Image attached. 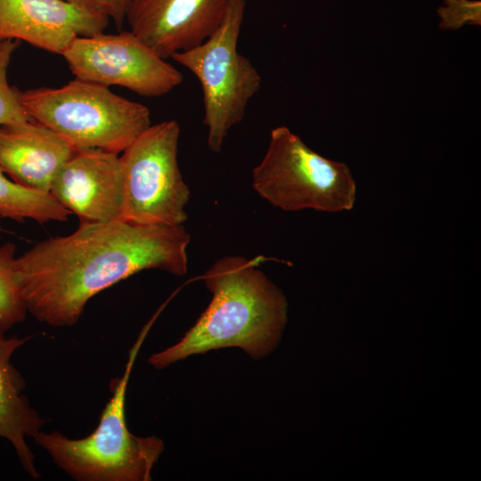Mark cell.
Masks as SVG:
<instances>
[{
    "label": "cell",
    "mask_w": 481,
    "mask_h": 481,
    "mask_svg": "<svg viewBox=\"0 0 481 481\" xmlns=\"http://www.w3.org/2000/svg\"><path fill=\"white\" fill-rule=\"evenodd\" d=\"M20 45L18 40L0 41V127L32 120L20 102L18 88L11 86L7 78L12 57Z\"/></svg>",
    "instance_id": "obj_16"
},
{
    "label": "cell",
    "mask_w": 481,
    "mask_h": 481,
    "mask_svg": "<svg viewBox=\"0 0 481 481\" xmlns=\"http://www.w3.org/2000/svg\"><path fill=\"white\" fill-rule=\"evenodd\" d=\"M74 152L59 135L34 120L0 127V167L27 187L49 192L57 172Z\"/></svg>",
    "instance_id": "obj_12"
},
{
    "label": "cell",
    "mask_w": 481,
    "mask_h": 481,
    "mask_svg": "<svg viewBox=\"0 0 481 481\" xmlns=\"http://www.w3.org/2000/svg\"><path fill=\"white\" fill-rule=\"evenodd\" d=\"M18 96L32 120L55 132L75 151L119 154L151 125L145 105L77 77L56 88L18 89Z\"/></svg>",
    "instance_id": "obj_4"
},
{
    "label": "cell",
    "mask_w": 481,
    "mask_h": 481,
    "mask_svg": "<svg viewBox=\"0 0 481 481\" xmlns=\"http://www.w3.org/2000/svg\"><path fill=\"white\" fill-rule=\"evenodd\" d=\"M49 192L80 223L121 219L120 156L96 149L75 151L57 172Z\"/></svg>",
    "instance_id": "obj_10"
},
{
    "label": "cell",
    "mask_w": 481,
    "mask_h": 481,
    "mask_svg": "<svg viewBox=\"0 0 481 481\" xmlns=\"http://www.w3.org/2000/svg\"><path fill=\"white\" fill-rule=\"evenodd\" d=\"M70 214L50 192L10 180L0 167V217L16 222L32 219L45 224L67 221Z\"/></svg>",
    "instance_id": "obj_14"
},
{
    "label": "cell",
    "mask_w": 481,
    "mask_h": 481,
    "mask_svg": "<svg viewBox=\"0 0 481 481\" xmlns=\"http://www.w3.org/2000/svg\"><path fill=\"white\" fill-rule=\"evenodd\" d=\"M64 1H67V2L71 3L73 4L83 6V7H92V8H94L92 6V4H91L90 0H64Z\"/></svg>",
    "instance_id": "obj_19"
},
{
    "label": "cell",
    "mask_w": 481,
    "mask_h": 481,
    "mask_svg": "<svg viewBox=\"0 0 481 481\" xmlns=\"http://www.w3.org/2000/svg\"><path fill=\"white\" fill-rule=\"evenodd\" d=\"M75 77L125 87L143 97L163 96L183 74L130 30L77 37L61 53Z\"/></svg>",
    "instance_id": "obj_8"
},
{
    "label": "cell",
    "mask_w": 481,
    "mask_h": 481,
    "mask_svg": "<svg viewBox=\"0 0 481 481\" xmlns=\"http://www.w3.org/2000/svg\"><path fill=\"white\" fill-rule=\"evenodd\" d=\"M109 20L64 0H0V41H25L61 55L76 37L104 32Z\"/></svg>",
    "instance_id": "obj_11"
},
{
    "label": "cell",
    "mask_w": 481,
    "mask_h": 481,
    "mask_svg": "<svg viewBox=\"0 0 481 481\" xmlns=\"http://www.w3.org/2000/svg\"><path fill=\"white\" fill-rule=\"evenodd\" d=\"M252 180L262 198L285 211L337 213L351 210L355 203L356 183L350 168L315 152L283 126L271 131Z\"/></svg>",
    "instance_id": "obj_6"
},
{
    "label": "cell",
    "mask_w": 481,
    "mask_h": 481,
    "mask_svg": "<svg viewBox=\"0 0 481 481\" xmlns=\"http://www.w3.org/2000/svg\"><path fill=\"white\" fill-rule=\"evenodd\" d=\"M92 6L111 19L118 29H121L132 0H90Z\"/></svg>",
    "instance_id": "obj_18"
},
{
    "label": "cell",
    "mask_w": 481,
    "mask_h": 481,
    "mask_svg": "<svg viewBox=\"0 0 481 481\" xmlns=\"http://www.w3.org/2000/svg\"><path fill=\"white\" fill-rule=\"evenodd\" d=\"M439 28L457 30L464 25H481V2L478 0H444L437 8Z\"/></svg>",
    "instance_id": "obj_17"
},
{
    "label": "cell",
    "mask_w": 481,
    "mask_h": 481,
    "mask_svg": "<svg viewBox=\"0 0 481 481\" xmlns=\"http://www.w3.org/2000/svg\"><path fill=\"white\" fill-rule=\"evenodd\" d=\"M29 338H6L0 330V437L12 444L23 469L37 479L40 474L35 466V454L26 438H33L41 431L46 420L22 394L25 380L11 363L13 353Z\"/></svg>",
    "instance_id": "obj_13"
},
{
    "label": "cell",
    "mask_w": 481,
    "mask_h": 481,
    "mask_svg": "<svg viewBox=\"0 0 481 481\" xmlns=\"http://www.w3.org/2000/svg\"><path fill=\"white\" fill-rule=\"evenodd\" d=\"M180 126L174 119L151 125L120 156L121 219L135 224H183L190 190L178 160Z\"/></svg>",
    "instance_id": "obj_7"
},
{
    "label": "cell",
    "mask_w": 481,
    "mask_h": 481,
    "mask_svg": "<svg viewBox=\"0 0 481 481\" xmlns=\"http://www.w3.org/2000/svg\"><path fill=\"white\" fill-rule=\"evenodd\" d=\"M0 231H3V228H2V226H1V224H0Z\"/></svg>",
    "instance_id": "obj_20"
},
{
    "label": "cell",
    "mask_w": 481,
    "mask_h": 481,
    "mask_svg": "<svg viewBox=\"0 0 481 481\" xmlns=\"http://www.w3.org/2000/svg\"><path fill=\"white\" fill-rule=\"evenodd\" d=\"M257 257L228 256L201 277L212 298L197 322L173 346L148 362L161 370L189 356L238 347L253 359L277 346L287 322L283 292L262 272Z\"/></svg>",
    "instance_id": "obj_2"
},
{
    "label": "cell",
    "mask_w": 481,
    "mask_h": 481,
    "mask_svg": "<svg viewBox=\"0 0 481 481\" xmlns=\"http://www.w3.org/2000/svg\"><path fill=\"white\" fill-rule=\"evenodd\" d=\"M189 242L183 224L80 223L15 258L27 311L50 326L71 327L94 296L138 272L185 274Z\"/></svg>",
    "instance_id": "obj_1"
},
{
    "label": "cell",
    "mask_w": 481,
    "mask_h": 481,
    "mask_svg": "<svg viewBox=\"0 0 481 481\" xmlns=\"http://www.w3.org/2000/svg\"><path fill=\"white\" fill-rule=\"evenodd\" d=\"M246 0H232L216 30L200 45L171 59L199 80L203 97V124L208 146L221 151L232 126L242 121L249 101L259 91L262 77L252 62L238 51Z\"/></svg>",
    "instance_id": "obj_5"
},
{
    "label": "cell",
    "mask_w": 481,
    "mask_h": 481,
    "mask_svg": "<svg viewBox=\"0 0 481 481\" xmlns=\"http://www.w3.org/2000/svg\"><path fill=\"white\" fill-rule=\"evenodd\" d=\"M232 0H132L129 30L167 60L206 40L219 26Z\"/></svg>",
    "instance_id": "obj_9"
},
{
    "label": "cell",
    "mask_w": 481,
    "mask_h": 481,
    "mask_svg": "<svg viewBox=\"0 0 481 481\" xmlns=\"http://www.w3.org/2000/svg\"><path fill=\"white\" fill-rule=\"evenodd\" d=\"M142 330L130 348L121 378L110 383L111 396L96 428L89 436L71 439L58 431H39L33 439L55 465L77 481H150L151 470L164 450L155 436H138L127 427L126 395L137 354L151 326Z\"/></svg>",
    "instance_id": "obj_3"
},
{
    "label": "cell",
    "mask_w": 481,
    "mask_h": 481,
    "mask_svg": "<svg viewBox=\"0 0 481 481\" xmlns=\"http://www.w3.org/2000/svg\"><path fill=\"white\" fill-rule=\"evenodd\" d=\"M16 246L0 245V330L5 332L25 320L28 313L15 270Z\"/></svg>",
    "instance_id": "obj_15"
}]
</instances>
